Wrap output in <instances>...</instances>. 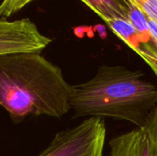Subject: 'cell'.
Returning <instances> with one entry per match:
<instances>
[{
	"label": "cell",
	"mask_w": 157,
	"mask_h": 156,
	"mask_svg": "<svg viewBox=\"0 0 157 156\" xmlns=\"http://www.w3.org/2000/svg\"><path fill=\"white\" fill-rule=\"evenodd\" d=\"M139 8L147 18L157 23V0H126Z\"/></svg>",
	"instance_id": "8"
},
{
	"label": "cell",
	"mask_w": 157,
	"mask_h": 156,
	"mask_svg": "<svg viewBox=\"0 0 157 156\" xmlns=\"http://www.w3.org/2000/svg\"><path fill=\"white\" fill-rule=\"evenodd\" d=\"M106 132L104 120L91 117L76 127L58 132L39 156H102Z\"/></svg>",
	"instance_id": "3"
},
{
	"label": "cell",
	"mask_w": 157,
	"mask_h": 156,
	"mask_svg": "<svg viewBox=\"0 0 157 156\" xmlns=\"http://www.w3.org/2000/svg\"><path fill=\"white\" fill-rule=\"evenodd\" d=\"M72 86L40 52L0 56V106L14 123L28 116L62 118L70 109Z\"/></svg>",
	"instance_id": "1"
},
{
	"label": "cell",
	"mask_w": 157,
	"mask_h": 156,
	"mask_svg": "<svg viewBox=\"0 0 157 156\" xmlns=\"http://www.w3.org/2000/svg\"><path fill=\"white\" fill-rule=\"evenodd\" d=\"M52 39L43 35L29 18L0 17V56L17 52H41Z\"/></svg>",
	"instance_id": "4"
},
{
	"label": "cell",
	"mask_w": 157,
	"mask_h": 156,
	"mask_svg": "<svg viewBox=\"0 0 157 156\" xmlns=\"http://www.w3.org/2000/svg\"><path fill=\"white\" fill-rule=\"evenodd\" d=\"M34 0H2L0 3V17L7 18L17 13Z\"/></svg>",
	"instance_id": "7"
},
{
	"label": "cell",
	"mask_w": 157,
	"mask_h": 156,
	"mask_svg": "<svg viewBox=\"0 0 157 156\" xmlns=\"http://www.w3.org/2000/svg\"><path fill=\"white\" fill-rule=\"evenodd\" d=\"M105 22L118 18L128 19V8L122 0H81Z\"/></svg>",
	"instance_id": "6"
},
{
	"label": "cell",
	"mask_w": 157,
	"mask_h": 156,
	"mask_svg": "<svg viewBox=\"0 0 157 156\" xmlns=\"http://www.w3.org/2000/svg\"><path fill=\"white\" fill-rule=\"evenodd\" d=\"M109 156H157L155 141L146 127L119 135L109 143Z\"/></svg>",
	"instance_id": "5"
},
{
	"label": "cell",
	"mask_w": 157,
	"mask_h": 156,
	"mask_svg": "<svg viewBox=\"0 0 157 156\" xmlns=\"http://www.w3.org/2000/svg\"><path fill=\"white\" fill-rule=\"evenodd\" d=\"M144 127H146L157 144V106L150 114Z\"/></svg>",
	"instance_id": "9"
},
{
	"label": "cell",
	"mask_w": 157,
	"mask_h": 156,
	"mask_svg": "<svg viewBox=\"0 0 157 156\" xmlns=\"http://www.w3.org/2000/svg\"><path fill=\"white\" fill-rule=\"evenodd\" d=\"M71 108L76 117H109L144 127L157 106V86L141 71L101 65L93 78L72 86Z\"/></svg>",
	"instance_id": "2"
}]
</instances>
